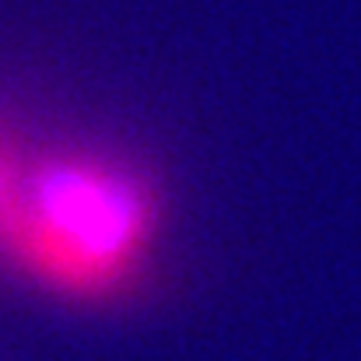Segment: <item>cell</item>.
<instances>
[{"label":"cell","mask_w":361,"mask_h":361,"mask_svg":"<svg viewBox=\"0 0 361 361\" xmlns=\"http://www.w3.org/2000/svg\"><path fill=\"white\" fill-rule=\"evenodd\" d=\"M21 161H25V154L0 137V214H4V204H7L11 190H14V179L21 172Z\"/></svg>","instance_id":"7a4b0ae2"},{"label":"cell","mask_w":361,"mask_h":361,"mask_svg":"<svg viewBox=\"0 0 361 361\" xmlns=\"http://www.w3.org/2000/svg\"><path fill=\"white\" fill-rule=\"evenodd\" d=\"M158 193L95 154H25L0 214V259L63 302L126 291L158 242Z\"/></svg>","instance_id":"6da1fadb"}]
</instances>
